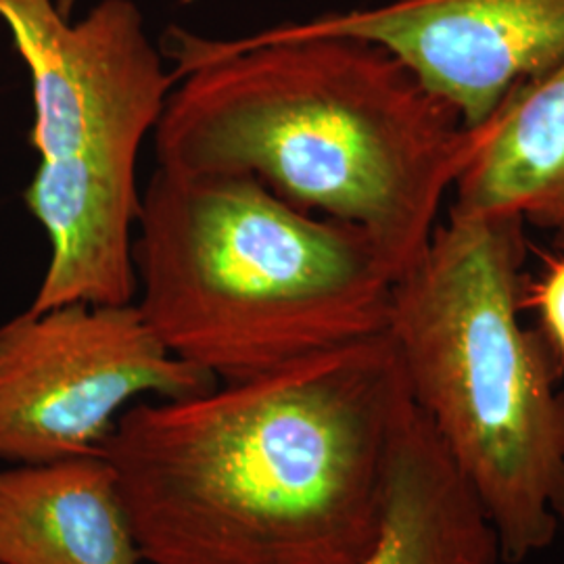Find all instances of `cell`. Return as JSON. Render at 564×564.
<instances>
[{"mask_svg": "<svg viewBox=\"0 0 564 564\" xmlns=\"http://www.w3.org/2000/svg\"><path fill=\"white\" fill-rule=\"evenodd\" d=\"M414 400L389 333L178 400L102 447L142 564H358Z\"/></svg>", "mask_w": 564, "mask_h": 564, "instance_id": "1", "label": "cell"}, {"mask_svg": "<svg viewBox=\"0 0 564 564\" xmlns=\"http://www.w3.org/2000/svg\"><path fill=\"white\" fill-rule=\"evenodd\" d=\"M163 55L176 84L153 130L158 167L251 176L354 224L395 279L421 258L475 134L395 55L279 25L228 41L172 28Z\"/></svg>", "mask_w": 564, "mask_h": 564, "instance_id": "2", "label": "cell"}, {"mask_svg": "<svg viewBox=\"0 0 564 564\" xmlns=\"http://www.w3.org/2000/svg\"><path fill=\"white\" fill-rule=\"evenodd\" d=\"M132 260L144 321L218 383L387 330L395 274L354 224L242 174L158 167Z\"/></svg>", "mask_w": 564, "mask_h": 564, "instance_id": "3", "label": "cell"}, {"mask_svg": "<svg viewBox=\"0 0 564 564\" xmlns=\"http://www.w3.org/2000/svg\"><path fill=\"white\" fill-rule=\"evenodd\" d=\"M524 224L447 214L393 282L387 333L412 400L521 564L564 527L563 366L523 323Z\"/></svg>", "mask_w": 564, "mask_h": 564, "instance_id": "4", "label": "cell"}, {"mask_svg": "<svg viewBox=\"0 0 564 564\" xmlns=\"http://www.w3.org/2000/svg\"><path fill=\"white\" fill-rule=\"evenodd\" d=\"M0 21L30 74L39 167L23 202L51 247L28 310L137 302L139 158L172 67L134 0H101L80 21L57 0H0Z\"/></svg>", "mask_w": 564, "mask_h": 564, "instance_id": "5", "label": "cell"}, {"mask_svg": "<svg viewBox=\"0 0 564 564\" xmlns=\"http://www.w3.org/2000/svg\"><path fill=\"white\" fill-rule=\"evenodd\" d=\"M214 384L160 341L137 302L25 310L0 326V463L99 456L137 400H178Z\"/></svg>", "mask_w": 564, "mask_h": 564, "instance_id": "6", "label": "cell"}, {"mask_svg": "<svg viewBox=\"0 0 564 564\" xmlns=\"http://www.w3.org/2000/svg\"><path fill=\"white\" fill-rule=\"evenodd\" d=\"M279 28L383 46L468 130L512 88L564 61V0H387Z\"/></svg>", "mask_w": 564, "mask_h": 564, "instance_id": "7", "label": "cell"}, {"mask_svg": "<svg viewBox=\"0 0 564 564\" xmlns=\"http://www.w3.org/2000/svg\"><path fill=\"white\" fill-rule=\"evenodd\" d=\"M0 564H142L102 454L0 466Z\"/></svg>", "mask_w": 564, "mask_h": 564, "instance_id": "8", "label": "cell"}, {"mask_svg": "<svg viewBox=\"0 0 564 564\" xmlns=\"http://www.w3.org/2000/svg\"><path fill=\"white\" fill-rule=\"evenodd\" d=\"M452 188V212L510 214L564 251V61L510 90Z\"/></svg>", "mask_w": 564, "mask_h": 564, "instance_id": "9", "label": "cell"}, {"mask_svg": "<svg viewBox=\"0 0 564 564\" xmlns=\"http://www.w3.org/2000/svg\"><path fill=\"white\" fill-rule=\"evenodd\" d=\"M500 545L470 485L414 403L393 442L383 519L358 564H498Z\"/></svg>", "mask_w": 564, "mask_h": 564, "instance_id": "10", "label": "cell"}, {"mask_svg": "<svg viewBox=\"0 0 564 564\" xmlns=\"http://www.w3.org/2000/svg\"><path fill=\"white\" fill-rule=\"evenodd\" d=\"M524 307H533L540 333L564 368V251L547 258L540 279L524 286Z\"/></svg>", "mask_w": 564, "mask_h": 564, "instance_id": "11", "label": "cell"}, {"mask_svg": "<svg viewBox=\"0 0 564 564\" xmlns=\"http://www.w3.org/2000/svg\"><path fill=\"white\" fill-rule=\"evenodd\" d=\"M78 2H80V0H57V7H59L61 15H63V18H67V20H72L74 9L78 7Z\"/></svg>", "mask_w": 564, "mask_h": 564, "instance_id": "12", "label": "cell"}]
</instances>
